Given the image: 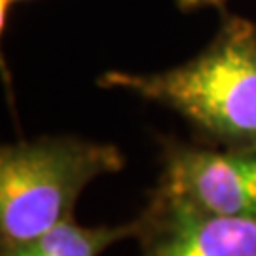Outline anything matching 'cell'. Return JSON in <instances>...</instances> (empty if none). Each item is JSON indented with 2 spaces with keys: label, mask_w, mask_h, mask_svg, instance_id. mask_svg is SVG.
Listing matches in <instances>:
<instances>
[{
  "label": "cell",
  "mask_w": 256,
  "mask_h": 256,
  "mask_svg": "<svg viewBox=\"0 0 256 256\" xmlns=\"http://www.w3.org/2000/svg\"><path fill=\"white\" fill-rule=\"evenodd\" d=\"M140 218L118 226H80L68 218L36 238L0 247L2 256H101L112 245L138 238Z\"/></svg>",
  "instance_id": "5"
},
{
  "label": "cell",
  "mask_w": 256,
  "mask_h": 256,
  "mask_svg": "<svg viewBox=\"0 0 256 256\" xmlns=\"http://www.w3.org/2000/svg\"><path fill=\"white\" fill-rule=\"evenodd\" d=\"M114 144L78 137H38L0 150V247L36 238L72 218L90 182L124 169Z\"/></svg>",
  "instance_id": "2"
},
{
  "label": "cell",
  "mask_w": 256,
  "mask_h": 256,
  "mask_svg": "<svg viewBox=\"0 0 256 256\" xmlns=\"http://www.w3.org/2000/svg\"><path fill=\"white\" fill-rule=\"evenodd\" d=\"M150 207L256 218V148H207L165 140Z\"/></svg>",
  "instance_id": "3"
},
{
  "label": "cell",
  "mask_w": 256,
  "mask_h": 256,
  "mask_svg": "<svg viewBox=\"0 0 256 256\" xmlns=\"http://www.w3.org/2000/svg\"><path fill=\"white\" fill-rule=\"evenodd\" d=\"M140 218V256H256V218L150 207Z\"/></svg>",
  "instance_id": "4"
},
{
  "label": "cell",
  "mask_w": 256,
  "mask_h": 256,
  "mask_svg": "<svg viewBox=\"0 0 256 256\" xmlns=\"http://www.w3.org/2000/svg\"><path fill=\"white\" fill-rule=\"evenodd\" d=\"M226 0H176L178 8L180 10H198V8H205V6H220L224 4Z\"/></svg>",
  "instance_id": "6"
},
{
  "label": "cell",
  "mask_w": 256,
  "mask_h": 256,
  "mask_svg": "<svg viewBox=\"0 0 256 256\" xmlns=\"http://www.w3.org/2000/svg\"><path fill=\"white\" fill-rule=\"evenodd\" d=\"M18 2H25V0H0V27H6V18H8L10 10L14 8Z\"/></svg>",
  "instance_id": "7"
},
{
  "label": "cell",
  "mask_w": 256,
  "mask_h": 256,
  "mask_svg": "<svg viewBox=\"0 0 256 256\" xmlns=\"http://www.w3.org/2000/svg\"><path fill=\"white\" fill-rule=\"evenodd\" d=\"M106 90L164 104L220 146L256 148V25L232 18L200 55L162 72L108 70Z\"/></svg>",
  "instance_id": "1"
}]
</instances>
